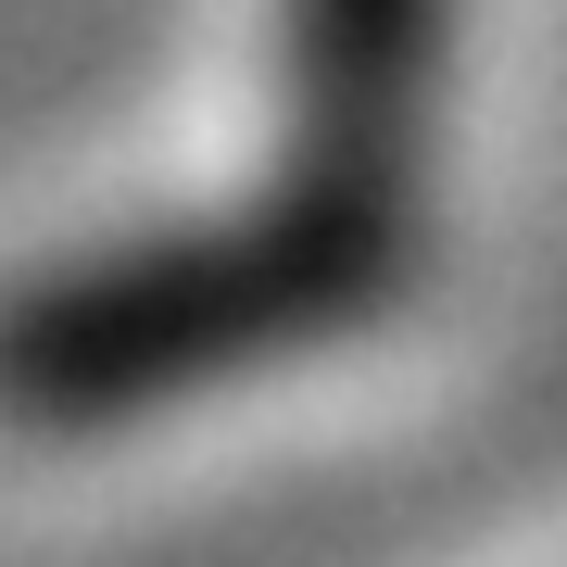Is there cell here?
I'll return each mask as SVG.
<instances>
[{
	"label": "cell",
	"mask_w": 567,
	"mask_h": 567,
	"mask_svg": "<svg viewBox=\"0 0 567 567\" xmlns=\"http://www.w3.org/2000/svg\"><path fill=\"white\" fill-rule=\"evenodd\" d=\"M391 252H404V215L328 203V189L290 177L240 227H189V240H152L126 265L51 278L0 328V379L51 416H114V404H152V391L227 379L252 353L328 341L341 316H365L391 290Z\"/></svg>",
	"instance_id": "obj_1"
},
{
	"label": "cell",
	"mask_w": 567,
	"mask_h": 567,
	"mask_svg": "<svg viewBox=\"0 0 567 567\" xmlns=\"http://www.w3.org/2000/svg\"><path fill=\"white\" fill-rule=\"evenodd\" d=\"M454 0H290V102H303V164L290 177L328 203L404 215V140L442 76Z\"/></svg>",
	"instance_id": "obj_2"
}]
</instances>
